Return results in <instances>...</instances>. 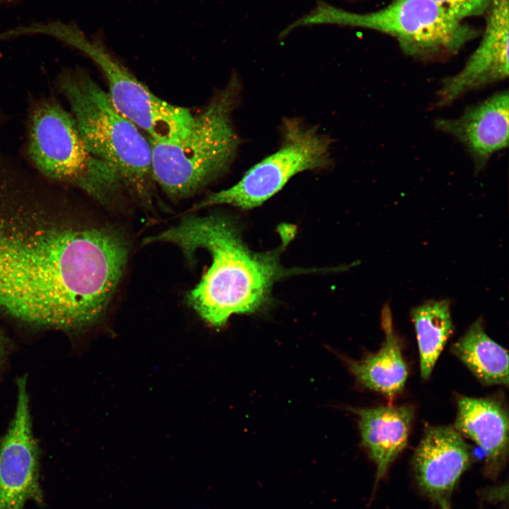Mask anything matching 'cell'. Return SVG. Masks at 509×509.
<instances>
[{"label": "cell", "instance_id": "13", "mask_svg": "<svg viewBox=\"0 0 509 509\" xmlns=\"http://www.w3.org/2000/svg\"><path fill=\"white\" fill-rule=\"evenodd\" d=\"M454 428L479 447L487 472L496 476L508 452V413L498 397H459Z\"/></svg>", "mask_w": 509, "mask_h": 509}, {"label": "cell", "instance_id": "5", "mask_svg": "<svg viewBox=\"0 0 509 509\" xmlns=\"http://www.w3.org/2000/svg\"><path fill=\"white\" fill-rule=\"evenodd\" d=\"M333 25L372 30L394 38L406 55L423 60L457 54L479 31L432 0H392L373 11L356 13L317 0L314 7L280 33L298 28Z\"/></svg>", "mask_w": 509, "mask_h": 509}, {"label": "cell", "instance_id": "11", "mask_svg": "<svg viewBox=\"0 0 509 509\" xmlns=\"http://www.w3.org/2000/svg\"><path fill=\"white\" fill-rule=\"evenodd\" d=\"M509 0H492L481 40L464 67L441 82L436 105L452 104L463 95L508 76Z\"/></svg>", "mask_w": 509, "mask_h": 509}, {"label": "cell", "instance_id": "4", "mask_svg": "<svg viewBox=\"0 0 509 509\" xmlns=\"http://www.w3.org/2000/svg\"><path fill=\"white\" fill-rule=\"evenodd\" d=\"M240 86L236 76L194 116L189 132L170 141L149 140L153 182L171 198L196 192L224 172L235 157L240 139L232 113Z\"/></svg>", "mask_w": 509, "mask_h": 509}, {"label": "cell", "instance_id": "12", "mask_svg": "<svg viewBox=\"0 0 509 509\" xmlns=\"http://www.w3.org/2000/svg\"><path fill=\"white\" fill-rule=\"evenodd\" d=\"M508 92L502 90L467 108L458 118L437 119L435 126L460 141L480 170L508 146Z\"/></svg>", "mask_w": 509, "mask_h": 509}, {"label": "cell", "instance_id": "2", "mask_svg": "<svg viewBox=\"0 0 509 509\" xmlns=\"http://www.w3.org/2000/svg\"><path fill=\"white\" fill-rule=\"evenodd\" d=\"M164 242L188 257L209 251L210 268L187 296L188 304L211 326L221 327L234 314L255 312L267 302L274 283L290 273L279 264V250L257 253L243 242L233 223L221 216L189 215L145 243Z\"/></svg>", "mask_w": 509, "mask_h": 509}, {"label": "cell", "instance_id": "18", "mask_svg": "<svg viewBox=\"0 0 509 509\" xmlns=\"http://www.w3.org/2000/svg\"><path fill=\"white\" fill-rule=\"evenodd\" d=\"M460 20L484 15L492 0H432Z\"/></svg>", "mask_w": 509, "mask_h": 509}, {"label": "cell", "instance_id": "19", "mask_svg": "<svg viewBox=\"0 0 509 509\" xmlns=\"http://www.w3.org/2000/svg\"><path fill=\"white\" fill-rule=\"evenodd\" d=\"M6 351V340L4 335L0 332V361L4 356Z\"/></svg>", "mask_w": 509, "mask_h": 509}, {"label": "cell", "instance_id": "7", "mask_svg": "<svg viewBox=\"0 0 509 509\" xmlns=\"http://www.w3.org/2000/svg\"><path fill=\"white\" fill-rule=\"evenodd\" d=\"M46 34L63 40L89 57L100 68L115 108L145 131L148 139L170 141L185 137L194 119L187 108L172 105L153 94L106 47L89 39L73 23L51 22Z\"/></svg>", "mask_w": 509, "mask_h": 509}, {"label": "cell", "instance_id": "17", "mask_svg": "<svg viewBox=\"0 0 509 509\" xmlns=\"http://www.w3.org/2000/svg\"><path fill=\"white\" fill-rule=\"evenodd\" d=\"M411 317L419 348L420 374L427 380L453 333L450 302L427 301L414 308Z\"/></svg>", "mask_w": 509, "mask_h": 509}, {"label": "cell", "instance_id": "10", "mask_svg": "<svg viewBox=\"0 0 509 509\" xmlns=\"http://www.w3.org/2000/svg\"><path fill=\"white\" fill-rule=\"evenodd\" d=\"M470 446L451 426H427L412 465L421 491L439 508L451 509L456 484L472 462Z\"/></svg>", "mask_w": 509, "mask_h": 509}, {"label": "cell", "instance_id": "14", "mask_svg": "<svg viewBox=\"0 0 509 509\" xmlns=\"http://www.w3.org/2000/svg\"><path fill=\"white\" fill-rule=\"evenodd\" d=\"M358 418L361 445L376 466V482L406 447L414 417L409 405L350 409Z\"/></svg>", "mask_w": 509, "mask_h": 509}, {"label": "cell", "instance_id": "8", "mask_svg": "<svg viewBox=\"0 0 509 509\" xmlns=\"http://www.w3.org/2000/svg\"><path fill=\"white\" fill-rule=\"evenodd\" d=\"M279 148L250 168L234 185L213 192L196 209L227 204L250 209L279 192L296 174L328 168L332 139L299 119H284Z\"/></svg>", "mask_w": 509, "mask_h": 509}, {"label": "cell", "instance_id": "1", "mask_svg": "<svg viewBox=\"0 0 509 509\" xmlns=\"http://www.w3.org/2000/svg\"><path fill=\"white\" fill-rule=\"evenodd\" d=\"M35 181L0 154V310L38 326L86 327L106 312L127 243L112 228L51 211Z\"/></svg>", "mask_w": 509, "mask_h": 509}, {"label": "cell", "instance_id": "20", "mask_svg": "<svg viewBox=\"0 0 509 509\" xmlns=\"http://www.w3.org/2000/svg\"><path fill=\"white\" fill-rule=\"evenodd\" d=\"M7 1H8V0H0V4H2V3H4V2Z\"/></svg>", "mask_w": 509, "mask_h": 509}, {"label": "cell", "instance_id": "3", "mask_svg": "<svg viewBox=\"0 0 509 509\" xmlns=\"http://www.w3.org/2000/svg\"><path fill=\"white\" fill-rule=\"evenodd\" d=\"M57 86L69 103L88 150L116 170L123 187L139 199L150 201L153 180L148 139L115 108L107 91L85 70L62 69Z\"/></svg>", "mask_w": 509, "mask_h": 509}, {"label": "cell", "instance_id": "6", "mask_svg": "<svg viewBox=\"0 0 509 509\" xmlns=\"http://www.w3.org/2000/svg\"><path fill=\"white\" fill-rule=\"evenodd\" d=\"M26 153L40 174L77 187L103 204L112 202L123 187L116 170L88 150L72 115L54 97L30 103Z\"/></svg>", "mask_w": 509, "mask_h": 509}, {"label": "cell", "instance_id": "15", "mask_svg": "<svg viewBox=\"0 0 509 509\" xmlns=\"http://www.w3.org/2000/svg\"><path fill=\"white\" fill-rule=\"evenodd\" d=\"M384 341L380 349L358 361L345 359L347 367L363 387L394 399L404 390L408 367L404 358L401 341L396 334L390 309L381 315Z\"/></svg>", "mask_w": 509, "mask_h": 509}, {"label": "cell", "instance_id": "9", "mask_svg": "<svg viewBox=\"0 0 509 509\" xmlns=\"http://www.w3.org/2000/svg\"><path fill=\"white\" fill-rule=\"evenodd\" d=\"M17 385L15 414L0 443V509H23L28 500H42L26 378Z\"/></svg>", "mask_w": 509, "mask_h": 509}, {"label": "cell", "instance_id": "16", "mask_svg": "<svg viewBox=\"0 0 509 509\" xmlns=\"http://www.w3.org/2000/svg\"><path fill=\"white\" fill-rule=\"evenodd\" d=\"M450 351L482 385L508 387V351L487 334L481 319L451 346Z\"/></svg>", "mask_w": 509, "mask_h": 509}]
</instances>
